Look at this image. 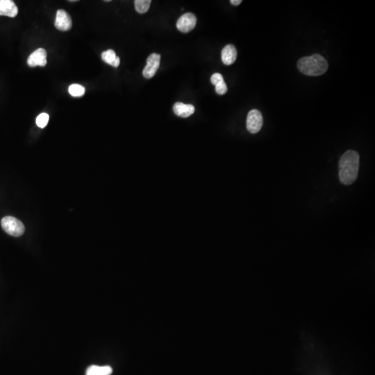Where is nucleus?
<instances>
[{
  "label": "nucleus",
  "instance_id": "7",
  "mask_svg": "<svg viewBox=\"0 0 375 375\" xmlns=\"http://www.w3.org/2000/svg\"><path fill=\"white\" fill-rule=\"evenodd\" d=\"M55 24L56 28L59 30L68 31L72 28V19L65 10L59 9L57 12Z\"/></svg>",
  "mask_w": 375,
  "mask_h": 375
},
{
  "label": "nucleus",
  "instance_id": "3",
  "mask_svg": "<svg viewBox=\"0 0 375 375\" xmlns=\"http://www.w3.org/2000/svg\"><path fill=\"white\" fill-rule=\"evenodd\" d=\"M1 227L10 236L18 237L24 234L25 228L20 220L12 216H6L1 221Z\"/></svg>",
  "mask_w": 375,
  "mask_h": 375
},
{
  "label": "nucleus",
  "instance_id": "11",
  "mask_svg": "<svg viewBox=\"0 0 375 375\" xmlns=\"http://www.w3.org/2000/svg\"><path fill=\"white\" fill-rule=\"evenodd\" d=\"M173 111L177 116L188 118L193 114L194 107L192 104H185L182 102H177L173 107Z\"/></svg>",
  "mask_w": 375,
  "mask_h": 375
},
{
  "label": "nucleus",
  "instance_id": "13",
  "mask_svg": "<svg viewBox=\"0 0 375 375\" xmlns=\"http://www.w3.org/2000/svg\"><path fill=\"white\" fill-rule=\"evenodd\" d=\"M151 0H135L134 1L135 8L139 13H145L148 11L150 6Z\"/></svg>",
  "mask_w": 375,
  "mask_h": 375
},
{
  "label": "nucleus",
  "instance_id": "9",
  "mask_svg": "<svg viewBox=\"0 0 375 375\" xmlns=\"http://www.w3.org/2000/svg\"><path fill=\"white\" fill-rule=\"evenodd\" d=\"M18 8L11 0H0V15L10 17L16 16Z\"/></svg>",
  "mask_w": 375,
  "mask_h": 375
},
{
  "label": "nucleus",
  "instance_id": "12",
  "mask_svg": "<svg viewBox=\"0 0 375 375\" xmlns=\"http://www.w3.org/2000/svg\"><path fill=\"white\" fill-rule=\"evenodd\" d=\"M112 372L109 366H91L87 369L86 375H111Z\"/></svg>",
  "mask_w": 375,
  "mask_h": 375
},
{
  "label": "nucleus",
  "instance_id": "2",
  "mask_svg": "<svg viewBox=\"0 0 375 375\" xmlns=\"http://www.w3.org/2000/svg\"><path fill=\"white\" fill-rule=\"evenodd\" d=\"M328 62L322 56L313 55L303 57L298 62L299 70L307 76H319L324 74L328 69Z\"/></svg>",
  "mask_w": 375,
  "mask_h": 375
},
{
  "label": "nucleus",
  "instance_id": "16",
  "mask_svg": "<svg viewBox=\"0 0 375 375\" xmlns=\"http://www.w3.org/2000/svg\"><path fill=\"white\" fill-rule=\"evenodd\" d=\"M48 122L49 115L48 114H45V113H43V114H40L39 116L36 118V125H37L38 126H39L40 128L45 127L46 125H48Z\"/></svg>",
  "mask_w": 375,
  "mask_h": 375
},
{
  "label": "nucleus",
  "instance_id": "18",
  "mask_svg": "<svg viewBox=\"0 0 375 375\" xmlns=\"http://www.w3.org/2000/svg\"><path fill=\"white\" fill-rule=\"evenodd\" d=\"M211 81L214 86H216L218 83L224 81L223 76L220 73H215L211 76Z\"/></svg>",
  "mask_w": 375,
  "mask_h": 375
},
{
  "label": "nucleus",
  "instance_id": "5",
  "mask_svg": "<svg viewBox=\"0 0 375 375\" xmlns=\"http://www.w3.org/2000/svg\"><path fill=\"white\" fill-rule=\"evenodd\" d=\"M161 55L153 53L147 59V65L142 71V74L146 79H151L155 75L160 66Z\"/></svg>",
  "mask_w": 375,
  "mask_h": 375
},
{
  "label": "nucleus",
  "instance_id": "8",
  "mask_svg": "<svg viewBox=\"0 0 375 375\" xmlns=\"http://www.w3.org/2000/svg\"><path fill=\"white\" fill-rule=\"evenodd\" d=\"M27 63L30 67L46 65L47 52L45 49L39 48L33 52L27 59Z\"/></svg>",
  "mask_w": 375,
  "mask_h": 375
},
{
  "label": "nucleus",
  "instance_id": "14",
  "mask_svg": "<svg viewBox=\"0 0 375 375\" xmlns=\"http://www.w3.org/2000/svg\"><path fill=\"white\" fill-rule=\"evenodd\" d=\"M116 58H117V56L116 55V52L113 50H108L107 51L102 53V60L109 65H114Z\"/></svg>",
  "mask_w": 375,
  "mask_h": 375
},
{
  "label": "nucleus",
  "instance_id": "19",
  "mask_svg": "<svg viewBox=\"0 0 375 375\" xmlns=\"http://www.w3.org/2000/svg\"><path fill=\"white\" fill-rule=\"evenodd\" d=\"M231 3L234 6H238V5L241 4L242 3V0H231Z\"/></svg>",
  "mask_w": 375,
  "mask_h": 375
},
{
  "label": "nucleus",
  "instance_id": "10",
  "mask_svg": "<svg viewBox=\"0 0 375 375\" xmlns=\"http://www.w3.org/2000/svg\"><path fill=\"white\" fill-rule=\"evenodd\" d=\"M221 56L222 62L225 65H232L236 62L237 58V50L234 45H226L222 50Z\"/></svg>",
  "mask_w": 375,
  "mask_h": 375
},
{
  "label": "nucleus",
  "instance_id": "6",
  "mask_svg": "<svg viewBox=\"0 0 375 375\" xmlns=\"http://www.w3.org/2000/svg\"><path fill=\"white\" fill-rule=\"evenodd\" d=\"M196 24H197V17L194 14L185 13L177 20V28L182 32L188 33L194 29Z\"/></svg>",
  "mask_w": 375,
  "mask_h": 375
},
{
  "label": "nucleus",
  "instance_id": "15",
  "mask_svg": "<svg viewBox=\"0 0 375 375\" xmlns=\"http://www.w3.org/2000/svg\"><path fill=\"white\" fill-rule=\"evenodd\" d=\"M69 95L72 97H82L86 92L84 87L79 84H72L69 87L68 89Z\"/></svg>",
  "mask_w": 375,
  "mask_h": 375
},
{
  "label": "nucleus",
  "instance_id": "17",
  "mask_svg": "<svg viewBox=\"0 0 375 375\" xmlns=\"http://www.w3.org/2000/svg\"><path fill=\"white\" fill-rule=\"evenodd\" d=\"M215 91L218 94V95H225L227 92V86L226 84L225 81H222V82L218 83L215 86Z\"/></svg>",
  "mask_w": 375,
  "mask_h": 375
},
{
  "label": "nucleus",
  "instance_id": "4",
  "mask_svg": "<svg viewBox=\"0 0 375 375\" xmlns=\"http://www.w3.org/2000/svg\"><path fill=\"white\" fill-rule=\"evenodd\" d=\"M263 126V116L261 113L256 109L250 111L247 118V128L251 133H256L261 129Z\"/></svg>",
  "mask_w": 375,
  "mask_h": 375
},
{
  "label": "nucleus",
  "instance_id": "1",
  "mask_svg": "<svg viewBox=\"0 0 375 375\" xmlns=\"http://www.w3.org/2000/svg\"><path fill=\"white\" fill-rule=\"evenodd\" d=\"M360 157L358 152L347 151L339 161V179L344 185H351L357 180L359 170Z\"/></svg>",
  "mask_w": 375,
  "mask_h": 375
}]
</instances>
